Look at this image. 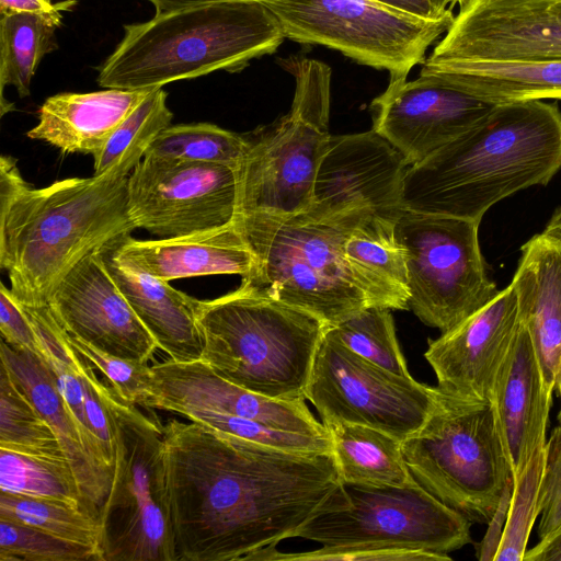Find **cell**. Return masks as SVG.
I'll return each mask as SVG.
<instances>
[{
  "mask_svg": "<svg viewBox=\"0 0 561 561\" xmlns=\"http://www.w3.org/2000/svg\"><path fill=\"white\" fill-rule=\"evenodd\" d=\"M178 561H236L293 533L342 483L333 451H293L196 422L163 425Z\"/></svg>",
  "mask_w": 561,
  "mask_h": 561,
  "instance_id": "obj_1",
  "label": "cell"
},
{
  "mask_svg": "<svg viewBox=\"0 0 561 561\" xmlns=\"http://www.w3.org/2000/svg\"><path fill=\"white\" fill-rule=\"evenodd\" d=\"M128 176L68 178L35 188L16 160L0 158V267L13 298L45 305L87 255L136 229L128 211Z\"/></svg>",
  "mask_w": 561,
  "mask_h": 561,
  "instance_id": "obj_2",
  "label": "cell"
},
{
  "mask_svg": "<svg viewBox=\"0 0 561 561\" xmlns=\"http://www.w3.org/2000/svg\"><path fill=\"white\" fill-rule=\"evenodd\" d=\"M561 170V111L540 100L496 104L479 123L407 169L405 210L481 222L497 202Z\"/></svg>",
  "mask_w": 561,
  "mask_h": 561,
  "instance_id": "obj_3",
  "label": "cell"
},
{
  "mask_svg": "<svg viewBox=\"0 0 561 561\" xmlns=\"http://www.w3.org/2000/svg\"><path fill=\"white\" fill-rule=\"evenodd\" d=\"M285 34L261 0L217 1L154 14L124 25V35L99 67L105 89L153 90L218 70L237 72L272 54Z\"/></svg>",
  "mask_w": 561,
  "mask_h": 561,
  "instance_id": "obj_4",
  "label": "cell"
},
{
  "mask_svg": "<svg viewBox=\"0 0 561 561\" xmlns=\"http://www.w3.org/2000/svg\"><path fill=\"white\" fill-rule=\"evenodd\" d=\"M370 213L237 215L255 257L241 284L313 314L328 328L340 324L371 307L344 253L350 233Z\"/></svg>",
  "mask_w": 561,
  "mask_h": 561,
  "instance_id": "obj_5",
  "label": "cell"
},
{
  "mask_svg": "<svg viewBox=\"0 0 561 561\" xmlns=\"http://www.w3.org/2000/svg\"><path fill=\"white\" fill-rule=\"evenodd\" d=\"M202 360L228 381L282 400H307L318 347L329 329L313 314L241 284L199 300Z\"/></svg>",
  "mask_w": 561,
  "mask_h": 561,
  "instance_id": "obj_6",
  "label": "cell"
},
{
  "mask_svg": "<svg viewBox=\"0 0 561 561\" xmlns=\"http://www.w3.org/2000/svg\"><path fill=\"white\" fill-rule=\"evenodd\" d=\"M401 448L414 480L471 523L490 522L514 479L490 401L439 390L432 413Z\"/></svg>",
  "mask_w": 561,
  "mask_h": 561,
  "instance_id": "obj_7",
  "label": "cell"
},
{
  "mask_svg": "<svg viewBox=\"0 0 561 561\" xmlns=\"http://www.w3.org/2000/svg\"><path fill=\"white\" fill-rule=\"evenodd\" d=\"M114 472L101 510L103 561H178L167 496L163 425L107 381Z\"/></svg>",
  "mask_w": 561,
  "mask_h": 561,
  "instance_id": "obj_8",
  "label": "cell"
},
{
  "mask_svg": "<svg viewBox=\"0 0 561 561\" xmlns=\"http://www.w3.org/2000/svg\"><path fill=\"white\" fill-rule=\"evenodd\" d=\"M471 522L417 482L405 486L342 482L291 535L336 549L445 553L470 543Z\"/></svg>",
  "mask_w": 561,
  "mask_h": 561,
  "instance_id": "obj_9",
  "label": "cell"
},
{
  "mask_svg": "<svg viewBox=\"0 0 561 561\" xmlns=\"http://www.w3.org/2000/svg\"><path fill=\"white\" fill-rule=\"evenodd\" d=\"M480 222L402 209L396 238L404 251L409 309L445 333L488 305L500 291L486 272Z\"/></svg>",
  "mask_w": 561,
  "mask_h": 561,
  "instance_id": "obj_10",
  "label": "cell"
},
{
  "mask_svg": "<svg viewBox=\"0 0 561 561\" xmlns=\"http://www.w3.org/2000/svg\"><path fill=\"white\" fill-rule=\"evenodd\" d=\"M286 38L336 49L355 61L405 80L454 22L414 16L374 0H263Z\"/></svg>",
  "mask_w": 561,
  "mask_h": 561,
  "instance_id": "obj_11",
  "label": "cell"
},
{
  "mask_svg": "<svg viewBox=\"0 0 561 561\" xmlns=\"http://www.w3.org/2000/svg\"><path fill=\"white\" fill-rule=\"evenodd\" d=\"M439 397L437 387L391 373L354 353L329 330L318 347L306 399L323 425L346 422L385 432L400 442L425 423Z\"/></svg>",
  "mask_w": 561,
  "mask_h": 561,
  "instance_id": "obj_12",
  "label": "cell"
},
{
  "mask_svg": "<svg viewBox=\"0 0 561 561\" xmlns=\"http://www.w3.org/2000/svg\"><path fill=\"white\" fill-rule=\"evenodd\" d=\"M127 193L136 228L160 238L211 230L237 217V168L144 158L128 175Z\"/></svg>",
  "mask_w": 561,
  "mask_h": 561,
  "instance_id": "obj_13",
  "label": "cell"
},
{
  "mask_svg": "<svg viewBox=\"0 0 561 561\" xmlns=\"http://www.w3.org/2000/svg\"><path fill=\"white\" fill-rule=\"evenodd\" d=\"M245 137L248 149L237 169V215L286 217L308 211L329 131L289 112L273 127Z\"/></svg>",
  "mask_w": 561,
  "mask_h": 561,
  "instance_id": "obj_14",
  "label": "cell"
},
{
  "mask_svg": "<svg viewBox=\"0 0 561 561\" xmlns=\"http://www.w3.org/2000/svg\"><path fill=\"white\" fill-rule=\"evenodd\" d=\"M561 58V0H470L423 65Z\"/></svg>",
  "mask_w": 561,
  "mask_h": 561,
  "instance_id": "obj_15",
  "label": "cell"
},
{
  "mask_svg": "<svg viewBox=\"0 0 561 561\" xmlns=\"http://www.w3.org/2000/svg\"><path fill=\"white\" fill-rule=\"evenodd\" d=\"M495 104L434 75L390 81L376 98L373 129L419 164L484 118Z\"/></svg>",
  "mask_w": 561,
  "mask_h": 561,
  "instance_id": "obj_16",
  "label": "cell"
},
{
  "mask_svg": "<svg viewBox=\"0 0 561 561\" xmlns=\"http://www.w3.org/2000/svg\"><path fill=\"white\" fill-rule=\"evenodd\" d=\"M151 370L145 409L176 414L184 409L207 410L283 432L332 440L327 427L316 420L304 399L282 400L253 392L222 378L202 359H169L152 365Z\"/></svg>",
  "mask_w": 561,
  "mask_h": 561,
  "instance_id": "obj_17",
  "label": "cell"
},
{
  "mask_svg": "<svg viewBox=\"0 0 561 561\" xmlns=\"http://www.w3.org/2000/svg\"><path fill=\"white\" fill-rule=\"evenodd\" d=\"M408 168L404 157L374 129L330 135L308 211L320 217L357 209L399 215Z\"/></svg>",
  "mask_w": 561,
  "mask_h": 561,
  "instance_id": "obj_18",
  "label": "cell"
},
{
  "mask_svg": "<svg viewBox=\"0 0 561 561\" xmlns=\"http://www.w3.org/2000/svg\"><path fill=\"white\" fill-rule=\"evenodd\" d=\"M99 252L82 259L59 283L48 300L50 311L68 334L105 353L148 364L158 345Z\"/></svg>",
  "mask_w": 561,
  "mask_h": 561,
  "instance_id": "obj_19",
  "label": "cell"
},
{
  "mask_svg": "<svg viewBox=\"0 0 561 561\" xmlns=\"http://www.w3.org/2000/svg\"><path fill=\"white\" fill-rule=\"evenodd\" d=\"M519 325L517 297L508 285L458 325L428 341L424 356L436 375V387L447 394L491 402Z\"/></svg>",
  "mask_w": 561,
  "mask_h": 561,
  "instance_id": "obj_20",
  "label": "cell"
},
{
  "mask_svg": "<svg viewBox=\"0 0 561 561\" xmlns=\"http://www.w3.org/2000/svg\"><path fill=\"white\" fill-rule=\"evenodd\" d=\"M553 393L543 380L530 336L520 322L491 400L514 478L546 446Z\"/></svg>",
  "mask_w": 561,
  "mask_h": 561,
  "instance_id": "obj_21",
  "label": "cell"
},
{
  "mask_svg": "<svg viewBox=\"0 0 561 561\" xmlns=\"http://www.w3.org/2000/svg\"><path fill=\"white\" fill-rule=\"evenodd\" d=\"M0 363L49 424L75 470L84 499L101 514L112 486L114 469L87 439L49 366L32 353L13 348L3 339Z\"/></svg>",
  "mask_w": 561,
  "mask_h": 561,
  "instance_id": "obj_22",
  "label": "cell"
},
{
  "mask_svg": "<svg viewBox=\"0 0 561 561\" xmlns=\"http://www.w3.org/2000/svg\"><path fill=\"white\" fill-rule=\"evenodd\" d=\"M114 249L124 264L165 282L219 274L243 277L255 263L236 221L158 240H137L129 234L115 242Z\"/></svg>",
  "mask_w": 561,
  "mask_h": 561,
  "instance_id": "obj_23",
  "label": "cell"
},
{
  "mask_svg": "<svg viewBox=\"0 0 561 561\" xmlns=\"http://www.w3.org/2000/svg\"><path fill=\"white\" fill-rule=\"evenodd\" d=\"M547 387L557 391L561 374V241L538 233L520 248L510 284Z\"/></svg>",
  "mask_w": 561,
  "mask_h": 561,
  "instance_id": "obj_24",
  "label": "cell"
},
{
  "mask_svg": "<svg viewBox=\"0 0 561 561\" xmlns=\"http://www.w3.org/2000/svg\"><path fill=\"white\" fill-rule=\"evenodd\" d=\"M115 242L99 252L103 264L158 348L174 362L202 359L204 343L196 316L199 300L124 264L116 255Z\"/></svg>",
  "mask_w": 561,
  "mask_h": 561,
  "instance_id": "obj_25",
  "label": "cell"
},
{
  "mask_svg": "<svg viewBox=\"0 0 561 561\" xmlns=\"http://www.w3.org/2000/svg\"><path fill=\"white\" fill-rule=\"evenodd\" d=\"M151 91L104 89L51 95L38 108V123L26 136L64 153L94 156Z\"/></svg>",
  "mask_w": 561,
  "mask_h": 561,
  "instance_id": "obj_26",
  "label": "cell"
},
{
  "mask_svg": "<svg viewBox=\"0 0 561 561\" xmlns=\"http://www.w3.org/2000/svg\"><path fill=\"white\" fill-rule=\"evenodd\" d=\"M16 302L36 333L42 359L49 366L64 400L82 427L87 439L106 462L91 434L105 435L111 427L103 398L104 382L98 379L94 367L71 346L67 332L51 313L48 304L32 306Z\"/></svg>",
  "mask_w": 561,
  "mask_h": 561,
  "instance_id": "obj_27",
  "label": "cell"
},
{
  "mask_svg": "<svg viewBox=\"0 0 561 561\" xmlns=\"http://www.w3.org/2000/svg\"><path fill=\"white\" fill-rule=\"evenodd\" d=\"M434 75L492 104L561 100V58L459 60L423 65Z\"/></svg>",
  "mask_w": 561,
  "mask_h": 561,
  "instance_id": "obj_28",
  "label": "cell"
},
{
  "mask_svg": "<svg viewBox=\"0 0 561 561\" xmlns=\"http://www.w3.org/2000/svg\"><path fill=\"white\" fill-rule=\"evenodd\" d=\"M398 217L368 214L350 233L344 245L346 261L371 307L409 309L405 256L394 232Z\"/></svg>",
  "mask_w": 561,
  "mask_h": 561,
  "instance_id": "obj_29",
  "label": "cell"
},
{
  "mask_svg": "<svg viewBox=\"0 0 561 561\" xmlns=\"http://www.w3.org/2000/svg\"><path fill=\"white\" fill-rule=\"evenodd\" d=\"M344 483L405 486L416 483L401 443L379 430L346 422L324 425Z\"/></svg>",
  "mask_w": 561,
  "mask_h": 561,
  "instance_id": "obj_30",
  "label": "cell"
},
{
  "mask_svg": "<svg viewBox=\"0 0 561 561\" xmlns=\"http://www.w3.org/2000/svg\"><path fill=\"white\" fill-rule=\"evenodd\" d=\"M65 11L20 12L0 18V89L15 88L20 98L31 93V82L42 59L58 49L56 31Z\"/></svg>",
  "mask_w": 561,
  "mask_h": 561,
  "instance_id": "obj_31",
  "label": "cell"
},
{
  "mask_svg": "<svg viewBox=\"0 0 561 561\" xmlns=\"http://www.w3.org/2000/svg\"><path fill=\"white\" fill-rule=\"evenodd\" d=\"M0 491L61 500L101 516L84 499L65 454L0 447Z\"/></svg>",
  "mask_w": 561,
  "mask_h": 561,
  "instance_id": "obj_32",
  "label": "cell"
},
{
  "mask_svg": "<svg viewBox=\"0 0 561 561\" xmlns=\"http://www.w3.org/2000/svg\"><path fill=\"white\" fill-rule=\"evenodd\" d=\"M167 98L162 88L154 89L133 110L93 156V175L130 174L157 137L171 125L173 113Z\"/></svg>",
  "mask_w": 561,
  "mask_h": 561,
  "instance_id": "obj_33",
  "label": "cell"
},
{
  "mask_svg": "<svg viewBox=\"0 0 561 561\" xmlns=\"http://www.w3.org/2000/svg\"><path fill=\"white\" fill-rule=\"evenodd\" d=\"M0 517L101 551V516L83 506L56 499L0 491Z\"/></svg>",
  "mask_w": 561,
  "mask_h": 561,
  "instance_id": "obj_34",
  "label": "cell"
},
{
  "mask_svg": "<svg viewBox=\"0 0 561 561\" xmlns=\"http://www.w3.org/2000/svg\"><path fill=\"white\" fill-rule=\"evenodd\" d=\"M247 149L245 136L215 124H178L167 127L144 158L220 163L238 169Z\"/></svg>",
  "mask_w": 561,
  "mask_h": 561,
  "instance_id": "obj_35",
  "label": "cell"
},
{
  "mask_svg": "<svg viewBox=\"0 0 561 561\" xmlns=\"http://www.w3.org/2000/svg\"><path fill=\"white\" fill-rule=\"evenodd\" d=\"M0 447L65 454L49 424L16 386L2 364L0 365Z\"/></svg>",
  "mask_w": 561,
  "mask_h": 561,
  "instance_id": "obj_36",
  "label": "cell"
},
{
  "mask_svg": "<svg viewBox=\"0 0 561 561\" xmlns=\"http://www.w3.org/2000/svg\"><path fill=\"white\" fill-rule=\"evenodd\" d=\"M328 330L343 345L369 362L397 375L411 376L389 309L368 307Z\"/></svg>",
  "mask_w": 561,
  "mask_h": 561,
  "instance_id": "obj_37",
  "label": "cell"
},
{
  "mask_svg": "<svg viewBox=\"0 0 561 561\" xmlns=\"http://www.w3.org/2000/svg\"><path fill=\"white\" fill-rule=\"evenodd\" d=\"M546 446L514 478L502 541L494 561H523L535 520L540 514V488Z\"/></svg>",
  "mask_w": 561,
  "mask_h": 561,
  "instance_id": "obj_38",
  "label": "cell"
},
{
  "mask_svg": "<svg viewBox=\"0 0 561 561\" xmlns=\"http://www.w3.org/2000/svg\"><path fill=\"white\" fill-rule=\"evenodd\" d=\"M0 561H103L99 549L0 517Z\"/></svg>",
  "mask_w": 561,
  "mask_h": 561,
  "instance_id": "obj_39",
  "label": "cell"
},
{
  "mask_svg": "<svg viewBox=\"0 0 561 561\" xmlns=\"http://www.w3.org/2000/svg\"><path fill=\"white\" fill-rule=\"evenodd\" d=\"M284 68L296 79V91L290 113L322 130H328L330 67L314 59L293 58L284 60Z\"/></svg>",
  "mask_w": 561,
  "mask_h": 561,
  "instance_id": "obj_40",
  "label": "cell"
},
{
  "mask_svg": "<svg viewBox=\"0 0 561 561\" xmlns=\"http://www.w3.org/2000/svg\"><path fill=\"white\" fill-rule=\"evenodd\" d=\"M67 336L76 352L100 370L125 400L144 407L151 387V366L105 353L68 333Z\"/></svg>",
  "mask_w": 561,
  "mask_h": 561,
  "instance_id": "obj_41",
  "label": "cell"
},
{
  "mask_svg": "<svg viewBox=\"0 0 561 561\" xmlns=\"http://www.w3.org/2000/svg\"><path fill=\"white\" fill-rule=\"evenodd\" d=\"M539 540L561 529V426L557 425L546 443L540 488Z\"/></svg>",
  "mask_w": 561,
  "mask_h": 561,
  "instance_id": "obj_42",
  "label": "cell"
},
{
  "mask_svg": "<svg viewBox=\"0 0 561 561\" xmlns=\"http://www.w3.org/2000/svg\"><path fill=\"white\" fill-rule=\"evenodd\" d=\"M273 560H313V561H450L445 553L410 549H336L321 547L320 549L283 553L277 551Z\"/></svg>",
  "mask_w": 561,
  "mask_h": 561,
  "instance_id": "obj_43",
  "label": "cell"
},
{
  "mask_svg": "<svg viewBox=\"0 0 561 561\" xmlns=\"http://www.w3.org/2000/svg\"><path fill=\"white\" fill-rule=\"evenodd\" d=\"M0 331L13 348L42 358L41 345L28 318L3 283H0Z\"/></svg>",
  "mask_w": 561,
  "mask_h": 561,
  "instance_id": "obj_44",
  "label": "cell"
},
{
  "mask_svg": "<svg viewBox=\"0 0 561 561\" xmlns=\"http://www.w3.org/2000/svg\"><path fill=\"white\" fill-rule=\"evenodd\" d=\"M514 479L506 485L500 503L493 513L482 540L476 545V557L480 561H494L499 551L512 497Z\"/></svg>",
  "mask_w": 561,
  "mask_h": 561,
  "instance_id": "obj_45",
  "label": "cell"
},
{
  "mask_svg": "<svg viewBox=\"0 0 561 561\" xmlns=\"http://www.w3.org/2000/svg\"><path fill=\"white\" fill-rule=\"evenodd\" d=\"M387 7L397 9L404 13L428 19L436 20L447 14L450 9L448 8L453 0H374Z\"/></svg>",
  "mask_w": 561,
  "mask_h": 561,
  "instance_id": "obj_46",
  "label": "cell"
},
{
  "mask_svg": "<svg viewBox=\"0 0 561 561\" xmlns=\"http://www.w3.org/2000/svg\"><path fill=\"white\" fill-rule=\"evenodd\" d=\"M77 4L76 0H64L54 3L53 0H0V15L20 12H68Z\"/></svg>",
  "mask_w": 561,
  "mask_h": 561,
  "instance_id": "obj_47",
  "label": "cell"
},
{
  "mask_svg": "<svg viewBox=\"0 0 561 561\" xmlns=\"http://www.w3.org/2000/svg\"><path fill=\"white\" fill-rule=\"evenodd\" d=\"M523 561H561V529L526 550Z\"/></svg>",
  "mask_w": 561,
  "mask_h": 561,
  "instance_id": "obj_48",
  "label": "cell"
},
{
  "mask_svg": "<svg viewBox=\"0 0 561 561\" xmlns=\"http://www.w3.org/2000/svg\"><path fill=\"white\" fill-rule=\"evenodd\" d=\"M149 1L156 9V14H164L173 11H178L181 9L195 7L199 4L217 2V1H227V0H147ZM263 1V0H261Z\"/></svg>",
  "mask_w": 561,
  "mask_h": 561,
  "instance_id": "obj_49",
  "label": "cell"
},
{
  "mask_svg": "<svg viewBox=\"0 0 561 561\" xmlns=\"http://www.w3.org/2000/svg\"><path fill=\"white\" fill-rule=\"evenodd\" d=\"M542 233L561 241V206L553 213Z\"/></svg>",
  "mask_w": 561,
  "mask_h": 561,
  "instance_id": "obj_50",
  "label": "cell"
},
{
  "mask_svg": "<svg viewBox=\"0 0 561 561\" xmlns=\"http://www.w3.org/2000/svg\"><path fill=\"white\" fill-rule=\"evenodd\" d=\"M556 393L558 394V397L560 399V409H559V412L557 415V420H558V425L561 426V374H560V380H559V385H558Z\"/></svg>",
  "mask_w": 561,
  "mask_h": 561,
  "instance_id": "obj_51",
  "label": "cell"
},
{
  "mask_svg": "<svg viewBox=\"0 0 561 561\" xmlns=\"http://www.w3.org/2000/svg\"><path fill=\"white\" fill-rule=\"evenodd\" d=\"M469 1H470V0H453V2H457V3H459V5H460V7H461V5H463V4H466V3H468Z\"/></svg>",
  "mask_w": 561,
  "mask_h": 561,
  "instance_id": "obj_52",
  "label": "cell"
}]
</instances>
